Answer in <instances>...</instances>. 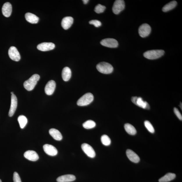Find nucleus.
<instances>
[{
  "label": "nucleus",
  "mask_w": 182,
  "mask_h": 182,
  "mask_svg": "<svg viewBox=\"0 0 182 182\" xmlns=\"http://www.w3.org/2000/svg\"><path fill=\"white\" fill-rule=\"evenodd\" d=\"M40 79V76L39 75L37 74L33 75L28 80L25 81L23 84L24 88L25 89L29 91L33 90Z\"/></svg>",
  "instance_id": "1"
},
{
  "label": "nucleus",
  "mask_w": 182,
  "mask_h": 182,
  "mask_svg": "<svg viewBox=\"0 0 182 182\" xmlns=\"http://www.w3.org/2000/svg\"><path fill=\"white\" fill-rule=\"evenodd\" d=\"M165 51L162 50H154L148 51L143 54L145 58L149 60H156L163 56Z\"/></svg>",
  "instance_id": "2"
},
{
  "label": "nucleus",
  "mask_w": 182,
  "mask_h": 182,
  "mask_svg": "<svg viewBox=\"0 0 182 182\" xmlns=\"http://www.w3.org/2000/svg\"><path fill=\"white\" fill-rule=\"evenodd\" d=\"M94 99V97L92 93H86L78 99L77 105L80 106H85L90 104Z\"/></svg>",
  "instance_id": "3"
},
{
  "label": "nucleus",
  "mask_w": 182,
  "mask_h": 182,
  "mask_svg": "<svg viewBox=\"0 0 182 182\" xmlns=\"http://www.w3.org/2000/svg\"><path fill=\"white\" fill-rule=\"evenodd\" d=\"M97 69L100 73L104 74L111 73L113 71V67L110 63L106 62L99 63L97 65Z\"/></svg>",
  "instance_id": "4"
},
{
  "label": "nucleus",
  "mask_w": 182,
  "mask_h": 182,
  "mask_svg": "<svg viewBox=\"0 0 182 182\" xmlns=\"http://www.w3.org/2000/svg\"><path fill=\"white\" fill-rule=\"evenodd\" d=\"M125 7L124 1L123 0H116L113 4V11L114 14H119L123 10Z\"/></svg>",
  "instance_id": "5"
},
{
  "label": "nucleus",
  "mask_w": 182,
  "mask_h": 182,
  "mask_svg": "<svg viewBox=\"0 0 182 182\" xmlns=\"http://www.w3.org/2000/svg\"><path fill=\"white\" fill-rule=\"evenodd\" d=\"M131 100L132 102L137 106L144 109H150V107L149 104L147 101H144L140 97L138 98L136 97H133Z\"/></svg>",
  "instance_id": "6"
},
{
  "label": "nucleus",
  "mask_w": 182,
  "mask_h": 182,
  "mask_svg": "<svg viewBox=\"0 0 182 182\" xmlns=\"http://www.w3.org/2000/svg\"><path fill=\"white\" fill-rule=\"evenodd\" d=\"M151 31V28L150 25L144 23L141 25L139 28V33L140 36L145 38L149 36Z\"/></svg>",
  "instance_id": "7"
},
{
  "label": "nucleus",
  "mask_w": 182,
  "mask_h": 182,
  "mask_svg": "<svg viewBox=\"0 0 182 182\" xmlns=\"http://www.w3.org/2000/svg\"><path fill=\"white\" fill-rule=\"evenodd\" d=\"M101 45L110 48H117L118 43L117 40L112 38H107L101 40L100 42Z\"/></svg>",
  "instance_id": "8"
},
{
  "label": "nucleus",
  "mask_w": 182,
  "mask_h": 182,
  "mask_svg": "<svg viewBox=\"0 0 182 182\" xmlns=\"http://www.w3.org/2000/svg\"><path fill=\"white\" fill-rule=\"evenodd\" d=\"M8 54L10 58L12 60L18 61L20 60V54L15 47L12 46L9 48Z\"/></svg>",
  "instance_id": "9"
},
{
  "label": "nucleus",
  "mask_w": 182,
  "mask_h": 182,
  "mask_svg": "<svg viewBox=\"0 0 182 182\" xmlns=\"http://www.w3.org/2000/svg\"><path fill=\"white\" fill-rule=\"evenodd\" d=\"M81 148L87 155L91 158H94L96 156V153L93 148L87 143H83L81 145Z\"/></svg>",
  "instance_id": "10"
},
{
  "label": "nucleus",
  "mask_w": 182,
  "mask_h": 182,
  "mask_svg": "<svg viewBox=\"0 0 182 182\" xmlns=\"http://www.w3.org/2000/svg\"><path fill=\"white\" fill-rule=\"evenodd\" d=\"M55 47V44L50 42H44L39 44L37 46L38 50L42 51H48L53 49Z\"/></svg>",
  "instance_id": "11"
},
{
  "label": "nucleus",
  "mask_w": 182,
  "mask_h": 182,
  "mask_svg": "<svg viewBox=\"0 0 182 182\" xmlns=\"http://www.w3.org/2000/svg\"><path fill=\"white\" fill-rule=\"evenodd\" d=\"M17 106V97L14 94H12L11 105L8 113V116L10 117H12L14 115L16 110Z\"/></svg>",
  "instance_id": "12"
},
{
  "label": "nucleus",
  "mask_w": 182,
  "mask_h": 182,
  "mask_svg": "<svg viewBox=\"0 0 182 182\" xmlns=\"http://www.w3.org/2000/svg\"><path fill=\"white\" fill-rule=\"evenodd\" d=\"M43 148L44 151L48 155L54 156H56L58 153V150L52 145L46 144L43 146Z\"/></svg>",
  "instance_id": "13"
},
{
  "label": "nucleus",
  "mask_w": 182,
  "mask_h": 182,
  "mask_svg": "<svg viewBox=\"0 0 182 182\" xmlns=\"http://www.w3.org/2000/svg\"><path fill=\"white\" fill-rule=\"evenodd\" d=\"M56 88V83L53 80H50L46 84L45 88L46 94L50 96L54 93Z\"/></svg>",
  "instance_id": "14"
},
{
  "label": "nucleus",
  "mask_w": 182,
  "mask_h": 182,
  "mask_svg": "<svg viewBox=\"0 0 182 182\" xmlns=\"http://www.w3.org/2000/svg\"><path fill=\"white\" fill-rule=\"evenodd\" d=\"M73 18L72 17H65L61 21V26L65 30H67L73 24Z\"/></svg>",
  "instance_id": "15"
},
{
  "label": "nucleus",
  "mask_w": 182,
  "mask_h": 182,
  "mask_svg": "<svg viewBox=\"0 0 182 182\" xmlns=\"http://www.w3.org/2000/svg\"><path fill=\"white\" fill-rule=\"evenodd\" d=\"M25 158L29 160L35 161L39 158V156L37 152L33 151H27L24 154Z\"/></svg>",
  "instance_id": "16"
},
{
  "label": "nucleus",
  "mask_w": 182,
  "mask_h": 182,
  "mask_svg": "<svg viewBox=\"0 0 182 182\" xmlns=\"http://www.w3.org/2000/svg\"><path fill=\"white\" fill-rule=\"evenodd\" d=\"M2 13L6 17H8L11 15L12 12L11 4L8 2L4 4L2 8Z\"/></svg>",
  "instance_id": "17"
},
{
  "label": "nucleus",
  "mask_w": 182,
  "mask_h": 182,
  "mask_svg": "<svg viewBox=\"0 0 182 182\" xmlns=\"http://www.w3.org/2000/svg\"><path fill=\"white\" fill-rule=\"evenodd\" d=\"M126 154L129 159L131 162L134 163H138L140 160V158L132 150H127Z\"/></svg>",
  "instance_id": "18"
},
{
  "label": "nucleus",
  "mask_w": 182,
  "mask_h": 182,
  "mask_svg": "<svg viewBox=\"0 0 182 182\" xmlns=\"http://www.w3.org/2000/svg\"><path fill=\"white\" fill-rule=\"evenodd\" d=\"M76 177L74 175L71 174H67L61 176L57 179L58 182H69L75 180Z\"/></svg>",
  "instance_id": "19"
},
{
  "label": "nucleus",
  "mask_w": 182,
  "mask_h": 182,
  "mask_svg": "<svg viewBox=\"0 0 182 182\" xmlns=\"http://www.w3.org/2000/svg\"><path fill=\"white\" fill-rule=\"evenodd\" d=\"M25 18L27 22L32 24H36L39 20L38 17L30 13H27L25 14Z\"/></svg>",
  "instance_id": "20"
},
{
  "label": "nucleus",
  "mask_w": 182,
  "mask_h": 182,
  "mask_svg": "<svg viewBox=\"0 0 182 182\" xmlns=\"http://www.w3.org/2000/svg\"><path fill=\"white\" fill-rule=\"evenodd\" d=\"M49 134L56 140L60 141L63 139V136L61 133L57 129H50L49 131Z\"/></svg>",
  "instance_id": "21"
},
{
  "label": "nucleus",
  "mask_w": 182,
  "mask_h": 182,
  "mask_svg": "<svg viewBox=\"0 0 182 182\" xmlns=\"http://www.w3.org/2000/svg\"><path fill=\"white\" fill-rule=\"evenodd\" d=\"M71 71L68 67H65L63 69L62 72V77L65 81H68L71 77Z\"/></svg>",
  "instance_id": "22"
},
{
  "label": "nucleus",
  "mask_w": 182,
  "mask_h": 182,
  "mask_svg": "<svg viewBox=\"0 0 182 182\" xmlns=\"http://www.w3.org/2000/svg\"><path fill=\"white\" fill-rule=\"evenodd\" d=\"M176 176L174 173H169L161 178L159 179V182H168L174 179Z\"/></svg>",
  "instance_id": "23"
},
{
  "label": "nucleus",
  "mask_w": 182,
  "mask_h": 182,
  "mask_svg": "<svg viewBox=\"0 0 182 182\" xmlns=\"http://www.w3.org/2000/svg\"><path fill=\"white\" fill-rule=\"evenodd\" d=\"M177 5V2L176 1H171L165 5L162 8L163 12H166L170 11L174 8Z\"/></svg>",
  "instance_id": "24"
},
{
  "label": "nucleus",
  "mask_w": 182,
  "mask_h": 182,
  "mask_svg": "<svg viewBox=\"0 0 182 182\" xmlns=\"http://www.w3.org/2000/svg\"><path fill=\"white\" fill-rule=\"evenodd\" d=\"M125 130L129 134L134 135H136L137 131L136 129L132 125L129 124H126L124 125Z\"/></svg>",
  "instance_id": "25"
},
{
  "label": "nucleus",
  "mask_w": 182,
  "mask_h": 182,
  "mask_svg": "<svg viewBox=\"0 0 182 182\" xmlns=\"http://www.w3.org/2000/svg\"><path fill=\"white\" fill-rule=\"evenodd\" d=\"M18 120L19 124L20 127L22 129L24 128L27 123L26 117L24 115H20L18 118Z\"/></svg>",
  "instance_id": "26"
},
{
  "label": "nucleus",
  "mask_w": 182,
  "mask_h": 182,
  "mask_svg": "<svg viewBox=\"0 0 182 182\" xmlns=\"http://www.w3.org/2000/svg\"><path fill=\"white\" fill-rule=\"evenodd\" d=\"M96 126V123L92 120H87L83 124V127L87 129H92L94 128Z\"/></svg>",
  "instance_id": "27"
},
{
  "label": "nucleus",
  "mask_w": 182,
  "mask_h": 182,
  "mask_svg": "<svg viewBox=\"0 0 182 182\" xmlns=\"http://www.w3.org/2000/svg\"><path fill=\"white\" fill-rule=\"evenodd\" d=\"M101 142L104 145L109 146L110 145L111 140L110 139L107 135H104L101 138Z\"/></svg>",
  "instance_id": "28"
},
{
  "label": "nucleus",
  "mask_w": 182,
  "mask_h": 182,
  "mask_svg": "<svg viewBox=\"0 0 182 182\" xmlns=\"http://www.w3.org/2000/svg\"><path fill=\"white\" fill-rule=\"evenodd\" d=\"M106 8L105 6L98 4L95 7L94 10L97 13H101L105 11Z\"/></svg>",
  "instance_id": "29"
},
{
  "label": "nucleus",
  "mask_w": 182,
  "mask_h": 182,
  "mask_svg": "<svg viewBox=\"0 0 182 182\" xmlns=\"http://www.w3.org/2000/svg\"><path fill=\"white\" fill-rule=\"evenodd\" d=\"M144 125L147 130L149 131L150 133H154V129L152 124L149 121L146 120L145 121Z\"/></svg>",
  "instance_id": "30"
},
{
  "label": "nucleus",
  "mask_w": 182,
  "mask_h": 182,
  "mask_svg": "<svg viewBox=\"0 0 182 182\" xmlns=\"http://www.w3.org/2000/svg\"><path fill=\"white\" fill-rule=\"evenodd\" d=\"M89 23L90 24L94 25L97 27L100 26L101 25V23L100 21L98 20H92L90 21Z\"/></svg>",
  "instance_id": "31"
},
{
  "label": "nucleus",
  "mask_w": 182,
  "mask_h": 182,
  "mask_svg": "<svg viewBox=\"0 0 182 182\" xmlns=\"http://www.w3.org/2000/svg\"><path fill=\"white\" fill-rule=\"evenodd\" d=\"M13 179L14 182H22L19 175L16 172H14V173Z\"/></svg>",
  "instance_id": "32"
},
{
  "label": "nucleus",
  "mask_w": 182,
  "mask_h": 182,
  "mask_svg": "<svg viewBox=\"0 0 182 182\" xmlns=\"http://www.w3.org/2000/svg\"><path fill=\"white\" fill-rule=\"evenodd\" d=\"M174 111L175 115L177 116V117L179 118V119L182 120V116L181 114L180 113L179 110L177 108H174Z\"/></svg>",
  "instance_id": "33"
},
{
  "label": "nucleus",
  "mask_w": 182,
  "mask_h": 182,
  "mask_svg": "<svg viewBox=\"0 0 182 182\" xmlns=\"http://www.w3.org/2000/svg\"><path fill=\"white\" fill-rule=\"evenodd\" d=\"M89 1H88V0H83V3L85 5L87 4Z\"/></svg>",
  "instance_id": "34"
},
{
  "label": "nucleus",
  "mask_w": 182,
  "mask_h": 182,
  "mask_svg": "<svg viewBox=\"0 0 182 182\" xmlns=\"http://www.w3.org/2000/svg\"><path fill=\"white\" fill-rule=\"evenodd\" d=\"M182 103H181V104H180V107H181V109H182Z\"/></svg>",
  "instance_id": "35"
},
{
  "label": "nucleus",
  "mask_w": 182,
  "mask_h": 182,
  "mask_svg": "<svg viewBox=\"0 0 182 182\" xmlns=\"http://www.w3.org/2000/svg\"><path fill=\"white\" fill-rule=\"evenodd\" d=\"M11 94H14L13 92H11Z\"/></svg>",
  "instance_id": "36"
},
{
  "label": "nucleus",
  "mask_w": 182,
  "mask_h": 182,
  "mask_svg": "<svg viewBox=\"0 0 182 182\" xmlns=\"http://www.w3.org/2000/svg\"><path fill=\"white\" fill-rule=\"evenodd\" d=\"M0 182H2L1 179H0Z\"/></svg>",
  "instance_id": "37"
}]
</instances>
